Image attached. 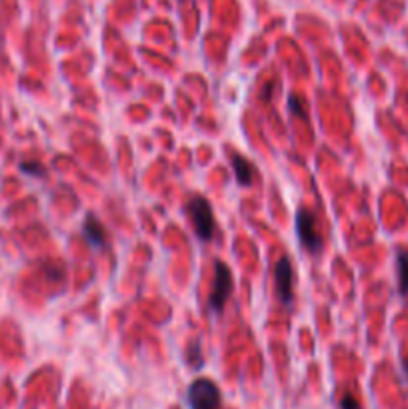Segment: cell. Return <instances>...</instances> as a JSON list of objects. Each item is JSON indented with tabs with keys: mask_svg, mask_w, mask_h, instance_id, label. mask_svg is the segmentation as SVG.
Here are the masks:
<instances>
[{
	"mask_svg": "<svg viewBox=\"0 0 408 409\" xmlns=\"http://www.w3.org/2000/svg\"><path fill=\"white\" fill-rule=\"evenodd\" d=\"M186 212L193 220V226H195L196 234L202 242H211L216 234V222H214L213 216V208L211 204L200 198V196H195L188 204H186Z\"/></svg>",
	"mask_w": 408,
	"mask_h": 409,
	"instance_id": "obj_1",
	"label": "cell"
},
{
	"mask_svg": "<svg viewBox=\"0 0 408 409\" xmlns=\"http://www.w3.org/2000/svg\"><path fill=\"white\" fill-rule=\"evenodd\" d=\"M188 403L190 409H220L222 395L213 379L200 378L195 379L188 387Z\"/></svg>",
	"mask_w": 408,
	"mask_h": 409,
	"instance_id": "obj_2",
	"label": "cell"
},
{
	"mask_svg": "<svg viewBox=\"0 0 408 409\" xmlns=\"http://www.w3.org/2000/svg\"><path fill=\"white\" fill-rule=\"evenodd\" d=\"M234 282H232V274L227 264L222 262H216V272H214V283H213V292L209 296V312L213 314H220L227 306V301L232 296V287Z\"/></svg>",
	"mask_w": 408,
	"mask_h": 409,
	"instance_id": "obj_3",
	"label": "cell"
},
{
	"mask_svg": "<svg viewBox=\"0 0 408 409\" xmlns=\"http://www.w3.org/2000/svg\"><path fill=\"white\" fill-rule=\"evenodd\" d=\"M296 232H298V240L307 252L316 253L323 248V240L316 232V220H314L311 210L300 208L296 212Z\"/></svg>",
	"mask_w": 408,
	"mask_h": 409,
	"instance_id": "obj_4",
	"label": "cell"
},
{
	"mask_svg": "<svg viewBox=\"0 0 408 409\" xmlns=\"http://www.w3.org/2000/svg\"><path fill=\"white\" fill-rule=\"evenodd\" d=\"M275 283H277L278 299H280L282 303L291 306L294 298V272L288 256H282L277 262V268H275Z\"/></svg>",
	"mask_w": 408,
	"mask_h": 409,
	"instance_id": "obj_5",
	"label": "cell"
},
{
	"mask_svg": "<svg viewBox=\"0 0 408 409\" xmlns=\"http://www.w3.org/2000/svg\"><path fill=\"white\" fill-rule=\"evenodd\" d=\"M82 236L86 237V242L95 248V250H102L108 242V236H106V230L100 222L95 218V216H88L84 220V226H82Z\"/></svg>",
	"mask_w": 408,
	"mask_h": 409,
	"instance_id": "obj_6",
	"label": "cell"
},
{
	"mask_svg": "<svg viewBox=\"0 0 408 409\" xmlns=\"http://www.w3.org/2000/svg\"><path fill=\"white\" fill-rule=\"evenodd\" d=\"M230 164H232V170H234V176H236V182L240 186H248L252 182V178H254V166L240 154L230 158Z\"/></svg>",
	"mask_w": 408,
	"mask_h": 409,
	"instance_id": "obj_7",
	"label": "cell"
},
{
	"mask_svg": "<svg viewBox=\"0 0 408 409\" xmlns=\"http://www.w3.org/2000/svg\"><path fill=\"white\" fill-rule=\"evenodd\" d=\"M396 266H398V290L400 294H408V252L398 253Z\"/></svg>",
	"mask_w": 408,
	"mask_h": 409,
	"instance_id": "obj_8",
	"label": "cell"
},
{
	"mask_svg": "<svg viewBox=\"0 0 408 409\" xmlns=\"http://www.w3.org/2000/svg\"><path fill=\"white\" fill-rule=\"evenodd\" d=\"M186 360H188V363H190L195 369H198V367L202 365V356H200L198 340H195V342H193V346L188 347V351H186Z\"/></svg>",
	"mask_w": 408,
	"mask_h": 409,
	"instance_id": "obj_9",
	"label": "cell"
},
{
	"mask_svg": "<svg viewBox=\"0 0 408 409\" xmlns=\"http://www.w3.org/2000/svg\"><path fill=\"white\" fill-rule=\"evenodd\" d=\"M22 172H28L31 176H44V168L40 164H34V162H28V164H22L20 166Z\"/></svg>",
	"mask_w": 408,
	"mask_h": 409,
	"instance_id": "obj_10",
	"label": "cell"
},
{
	"mask_svg": "<svg viewBox=\"0 0 408 409\" xmlns=\"http://www.w3.org/2000/svg\"><path fill=\"white\" fill-rule=\"evenodd\" d=\"M341 409H362V408H360L359 399H357L354 395L346 394L343 399H341Z\"/></svg>",
	"mask_w": 408,
	"mask_h": 409,
	"instance_id": "obj_11",
	"label": "cell"
}]
</instances>
